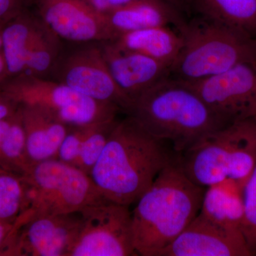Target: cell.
<instances>
[{"label":"cell","mask_w":256,"mask_h":256,"mask_svg":"<svg viewBox=\"0 0 256 256\" xmlns=\"http://www.w3.org/2000/svg\"><path fill=\"white\" fill-rule=\"evenodd\" d=\"M166 142L127 114L118 121L89 175L106 200L130 206L178 158Z\"/></svg>","instance_id":"6da1fadb"},{"label":"cell","mask_w":256,"mask_h":256,"mask_svg":"<svg viewBox=\"0 0 256 256\" xmlns=\"http://www.w3.org/2000/svg\"><path fill=\"white\" fill-rule=\"evenodd\" d=\"M206 188L188 178L178 156L162 170L132 212L138 255L156 256L171 244L200 213Z\"/></svg>","instance_id":"7a4b0ae2"},{"label":"cell","mask_w":256,"mask_h":256,"mask_svg":"<svg viewBox=\"0 0 256 256\" xmlns=\"http://www.w3.org/2000/svg\"><path fill=\"white\" fill-rule=\"evenodd\" d=\"M128 114L152 136L171 142L178 154L232 124L210 108L188 84L172 77L143 92Z\"/></svg>","instance_id":"3957f363"},{"label":"cell","mask_w":256,"mask_h":256,"mask_svg":"<svg viewBox=\"0 0 256 256\" xmlns=\"http://www.w3.org/2000/svg\"><path fill=\"white\" fill-rule=\"evenodd\" d=\"M176 30L183 43L170 67L172 78L194 82L238 64L256 63V38L238 28L193 15Z\"/></svg>","instance_id":"277c9868"},{"label":"cell","mask_w":256,"mask_h":256,"mask_svg":"<svg viewBox=\"0 0 256 256\" xmlns=\"http://www.w3.org/2000/svg\"><path fill=\"white\" fill-rule=\"evenodd\" d=\"M178 160L197 185L207 188L230 180L242 188L256 164V116L210 133L178 154Z\"/></svg>","instance_id":"5b68a950"},{"label":"cell","mask_w":256,"mask_h":256,"mask_svg":"<svg viewBox=\"0 0 256 256\" xmlns=\"http://www.w3.org/2000/svg\"><path fill=\"white\" fill-rule=\"evenodd\" d=\"M21 176L25 203L18 223L42 216L80 212L107 200L90 175L57 159L32 164Z\"/></svg>","instance_id":"8992f818"},{"label":"cell","mask_w":256,"mask_h":256,"mask_svg":"<svg viewBox=\"0 0 256 256\" xmlns=\"http://www.w3.org/2000/svg\"><path fill=\"white\" fill-rule=\"evenodd\" d=\"M0 92L18 105L42 108L72 127L105 122L122 112L117 106L82 95L64 84L32 76L10 79Z\"/></svg>","instance_id":"52a82bcc"},{"label":"cell","mask_w":256,"mask_h":256,"mask_svg":"<svg viewBox=\"0 0 256 256\" xmlns=\"http://www.w3.org/2000/svg\"><path fill=\"white\" fill-rule=\"evenodd\" d=\"M2 42L10 79L21 76L50 79L63 46L33 8L3 25Z\"/></svg>","instance_id":"ba28073f"},{"label":"cell","mask_w":256,"mask_h":256,"mask_svg":"<svg viewBox=\"0 0 256 256\" xmlns=\"http://www.w3.org/2000/svg\"><path fill=\"white\" fill-rule=\"evenodd\" d=\"M50 80L82 95L117 106L129 114L132 102L118 86L101 52L100 42H63Z\"/></svg>","instance_id":"9c48e42d"},{"label":"cell","mask_w":256,"mask_h":256,"mask_svg":"<svg viewBox=\"0 0 256 256\" xmlns=\"http://www.w3.org/2000/svg\"><path fill=\"white\" fill-rule=\"evenodd\" d=\"M129 207L106 200L82 210V226L69 256H138Z\"/></svg>","instance_id":"30bf717a"},{"label":"cell","mask_w":256,"mask_h":256,"mask_svg":"<svg viewBox=\"0 0 256 256\" xmlns=\"http://www.w3.org/2000/svg\"><path fill=\"white\" fill-rule=\"evenodd\" d=\"M186 84L230 124L256 116V63L238 64L223 73Z\"/></svg>","instance_id":"8fae6325"},{"label":"cell","mask_w":256,"mask_h":256,"mask_svg":"<svg viewBox=\"0 0 256 256\" xmlns=\"http://www.w3.org/2000/svg\"><path fill=\"white\" fill-rule=\"evenodd\" d=\"M80 212L30 218L15 222L16 230L8 256H69L78 237Z\"/></svg>","instance_id":"7c38bea8"},{"label":"cell","mask_w":256,"mask_h":256,"mask_svg":"<svg viewBox=\"0 0 256 256\" xmlns=\"http://www.w3.org/2000/svg\"><path fill=\"white\" fill-rule=\"evenodd\" d=\"M33 10L63 42H104L112 40L106 16L84 0H35Z\"/></svg>","instance_id":"4fadbf2b"},{"label":"cell","mask_w":256,"mask_h":256,"mask_svg":"<svg viewBox=\"0 0 256 256\" xmlns=\"http://www.w3.org/2000/svg\"><path fill=\"white\" fill-rule=\"evenodd\" d=\"M242 234L222 228L201 214L156 256H250Z\"/></svg>","instance_id":"5bb4252c"},{"label":"cell","mask_w":256,"mask_h":256,"mask_svg":"<svg viewBox=\"0 0 256 256\" xmlns=\"http://www.w3.org/2000/svg\"><path fill=\"white\" fill-rule=\"evenodd\" d=\"M100 46L112 78L132 104L143 92L170 77V66L148 56L122 50L110 42H100Z\"/></svg>","instance_id":"9a60e30c"},{"label":"cell","mask_w":256,"mask_h":256,"mask_svg":"<svg viewBox=\"0 0 256 256\" xmlns=\"http://www.w3.org/2000/svg\"><path fill=\"white\" fill-rule=\"evenodd\" d=\"M20 106L30 166L56 159L60 144L72 126L38 106Z\"/></svg>","instance_id":"2e32d148"},{"label":"cell","mask_w":256,"mask_h":256,"mask_svg":"<svg viewBox=\"0 0 256 256\" xmlns=\"http://www.w3.org/2000/svg\"><path fill=\"white\" fill-rule=\"evenodd\" d=\"M112 40L124 34L153 26L180 28L186 20L158 0H137L106 15Z\"/></svg>","instance_id":"e0dca14e"},{"label":"cell","mask_w":256,"mask_h":256,"mask_svg":"<svg viewBox=\"0 0 256 256\" xmlns=\"http://www.w3.org/2000/svg\"><path fill=\"white\" fill-rule=\"evenodd\" d=\"M112 44L122 50L148 56L172 66L182 46V38L173 26L143 28L117 37Z\"/></svg>","instance_id":"ac0fdd59"},{"label":"cell","mask_w":256,"mask_h":256,"mask_svg":"<svg viewBox=\"0 0 256 256\" xmlns=\"http://www.w3.org/2000/svg\"><path fill=\"white\" fill-rule=\"evenodd\" d=\"M242 188L226 180L206 188L200 213L222 228L242 234L244 207Z\"/></svg>","instance_id":"d6986e66"},{"label":"cell","mask_w":256,"mask_h":256,"mask_svg":"<svg viewBox=\"0 0 256 256\" xmlns=\"http://www.w3.org/2000/svg\"><path fill=\"white\" fill-rule=\"evenodd\" d=\"M193 15L223 23L256 38V0H194Z\"/></svg>","instance_id":"ffe728a7"},{"label":"cell","mask_w":256,"mask_h":256,"mask_svg":"<svg viewBox=\"0 0 256 256\" xmlns=\"http://www.w3.org/2000/svg\"><path fill=\"white\" fill-rule=\"evenodd\" d=\"M28 166L26 137L20 106L0 151V168L22 176Z\"/></svg>","instance_id":"44dd1931"},{"label":"cell","mask_w":256,"mask_h":256,"mask_svg":"<svg viewBox=\"0 0 256 256\" xmlns=\"http://www.w3.org/2000/svg\"><path fill=\"white\" fill-rule=\"evenodd\" d=\"M25 185L22 176L0 168V222L15 223L24 208Z\"/></svg>","instance_id":"7402d4cb"},{"label":"cell","mask_w":256,"mask_h":256,"mask_svg":"<svg viewBox=\"0 0 256 256\" xmlns=\"http://www.w3.org/2000/svg\"><path fill=\"white\" fill-rule=\"evenodd\" d=\"M118 121V120L116 118L105 122L92 124L73 166L90 174L102 154L109 136Z\"/></svg>","instance_id":"603a6c76"},{"label":"cell","mask_w":256,"mask_h":256,"mask_svg":"<svg viewBox=\"0 0 256 256\" xmlns=\"http://www.w3.org/2000/svg\"><path fill=\"white\" fill-rule=\"evenodd\" d=\"M244 215L242 233L252 256L256 255V164L242 190Z\"/></svg>","instance_id":"cb8c5ba5"},{"label":"cell","mask_w":256,"mask_h":256,"mask_svg":"<svg viewBox=\"0 0 256 256\" xmlns=\"http://www.w3.org/2000/svg\"><path fill=\"white\" fill-rule=\"evenodd\" d=\"M92 124L70 127L60 144L56 159L67 164L74 165Z\"/></svg>","instance_id":"d4e9b609"},{"label":"cell","mask_w":256,"mask_h":256,"mask_svg":"<svg viewBox=\"0 0 256 256\" xmlns=\"http://www.w3.org/2000/svg\"><path fill=\"white\" fill-rule=\"evenodd\" d=\"M35 0H0V24L12 20L22 13L32 9Z\"/></svg>","instance_id":"484cf974"},{"label":"cell","mask_w":256,"mask_h":256,"mask_svg":"<svg viewBox=\"0 0 256 256\" xmlns=\"http://www.w3.org/2000/svg\"><path fill=\"white\" fill-rule=\"evenodd\" d=\"M137 0H84L86 3L98 14H110Z\"/></svg>","instance_id":"4316f807"},{"label":"cell","mask_w":256,"mask_h":256,"mask_svg":"<svg viewBox=\"0 0 256 256\" xmlns=\"http://www.w3.org/2000/svg\"><path fill=\"white\" fill-rule=\"evenodd\" d=\"M169 6L185 20L193 16L194 2V0H158Z\"/></svg>","instance_id":"83f0119b"},{"label":"cell","mask_w":256,"mask_h":256,"mask_svg":"<svg viewBox=\"0 0 256 256\" xmlns=\"http://www.w3.org/2000/svg\"><path fill=\"white\" fill-rule=\"evenodd\" d=\"M15 232V223L0 222V256H5Z\"/></svg>","instance_id":"f1b7e54d"},{"label":"cell","mask_w":256,"mask_h":256,"mask_svg":"<svg viewBox=\"0 0 256 256\" xmlns=\"http://www.w3.org/2000/svg\"><path fill=\"white\" fill-rule=\"evenodd\" d=\"M18 104L11 100L10 98L0 92V120L14 114L18 110Z\"/></svg>","instance_id":"f546056e"},{"label":"cell","mask_w":256,"mask_h":256,"mask_svg":"<svg viewBox=\"0 0 256 256\" xmlns=\"http://www.w3.org/2000/svg\"><path fill=\"white\" fill-rule=\"evenodd\" d=\"M16 112L11 114V116H8V117L4 118L0 120V151H1V148L2 146L5 138H6L8 131H9L10 126H11L12 124Z\"/></svg>","instance_id":"4dcf8cb0"},{"label":"cell","mask_w":256,"mask_h":256,"mask_svg":"<svg viewBox=\"0 0 256 256\" xmlns=\"http://www.w3.org/2000/svg\"><path fill=\"white\" fill-rule=\"evenodd\" d=\"M9 79V70H8L6 58L3 53V50H0V87L8 82Z\"/></svg>","instance_id":"1f68e13d"},{"label":"cell","mask_w":256,"mask_h":256,"mask_svg":"<svg viewBox=\"0 0 256 256\" xmlns=\"http://www.w3.org/2000/svg\"><path fill=\"white\" fill-rule=\"evenodd\" d=\"M3 25L0 24V50H2L3 42H2V28Z\"/></svg>","instance_id":"d6a6232c"}]
</instances>
